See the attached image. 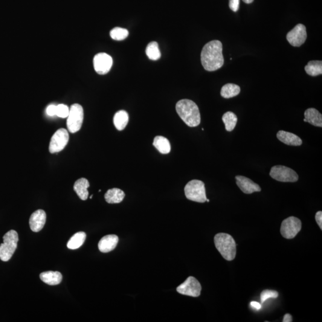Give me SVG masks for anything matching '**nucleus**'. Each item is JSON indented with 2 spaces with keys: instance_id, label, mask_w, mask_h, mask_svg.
Here are the masks:
<instances>
[{
  "instance_id": "obj_1",
  "label": "nucleus",
  "mask_w": 322,
  "mask_h": 322,
  "mask_svg": "<svg viewBox=\"0 0 322 322\" xmlns=\"http://www.w3.org/2000/svg\"><path fill=\"white\" fill-rule=\"evenodd\" d=\"M201 59L206 71L213 72L221 68L225 62L222 42L213 40L206 44L202 48Z\"/></svg>"
},
{
  "instance_id": "obj_2",
  "label": "nucleus",
  "mask_w": 322,
  "mask_h": 322,
  "mask_svg": "<svg viewBox=\"0 0 322 322\" xmlns=\"http://www.w3.org/2000/svg\"><path fill=\"white\" fill-rule=\"evenodd\" d=\"M176 109L179 117L188 127H195L201 123L199 107L192 100H180L176 104Z\"/></svg>"
},
{
  "instance_id": "obj_3",
  "label": "nucleus",
  "mask_w": 322,
  "mask_h": 322,
  "mask_svg": "<svg viewBox=\"0 0 322 322\" xmlns=\"http://www.w3.org/2000/svg\"><path fill=\"white\" fill-rule=\"evenodd\" d=\"M214 243L222 257L228 261L235 259L236 255V244L231 235L220 233L214 237Z\"/></svg>"
},
{
  "instance_id": "obj_4",
  "label": "nucleus",
  "mask_w": 322,
  "mask_h": 322,
  "mask_svg": "<svg viewBox=\"0 0 322 322\" xmlns=\"http://www.w3.org/2000/svg\"><path fill=\"white\" fill-rule=\"evenodd\" d=\"M19 236L17 231L11 230L3 236V243L0 245V259L7 262L12 257L18 242Z\"/></svg>"
},
{
  "instance_id": "obj_5",
  "label": "nucleus",
  "mask_w": 322,
  "mask_h": 322,
  "mask_svg": "<svg viewBox=\"0 0 322 322\" xmlns=\"http://www.w3.org/2000/svg\"><path fill=\"white\" fill-rule=\"evenodd\" d=\"M184 193L190 201L204 203L207 199L204 183L198 180H193L188 182L184 187Z\"/></svg>"
},
{
  "instance_id": "obj_6",
  "label": "nucleus",
  "mask_w": 322,
  "mask_h": 322,
  "mask_svg": "<svg viewBox=\"0 0 322 322\" xmlns=\"http://www.w3.org/2000/svg\"><path fill=\"white\" fill-rule=\"evenodd\" d=\"M84 120V110L80 104H72L69 108L67 120V127L69 132L75 133L82 127Z\"/></svg>"
},
{
  "instance_id": "obj_7",
  "label": "nucleus",
  "mask_w": 322,
  "mask_h": 322,
  "mask_svg": "<svg viewBox=\"0 0 322 322\" xmlns=\"http://www.w3.org/2000/svg\"><path fill=\"white\" fill-rule=\"evenodd\" d=\"M270 176L276 181L281 182H296L298 180V176L295 171L283 165L273 167Z\"/></svg>"
},
{
  "instance_id": "obj_8",
  "label": "nucleus",
  "mask_w": 322,
  "mask_h": 322,
  "mask_svg": "<svg viewBox=\"0 0 322 322\" xmlns=\"http://www.w3.org/2000/svg\"><path fill=\"white\" fill-rule=\"evenodd\" d=\"M301 220L297 217H289L281 224L280 233L286 239H291L297 236L301 229Z\"/></svg>"
},
{
  "instance_id": "obj_9",
  "label": "nucleus",
  "mask_w": 322,
  "mask_h": 322,
  "mask_svg": "<svg viewBox=\"0 0 322 322\" xmlns=\"http://www.w3.org/2000/svg\"><path fill=\"white\" fill-rule=\"evenodd\" d=\"M201 284L196 278L192 276L188 277L177 288V291L179 294L193 297H198L201 295Z\"/></svg>"
},
{
  "instance_id": "obj_10",
  "label": "nucleus",
  "mask_w": 322,
  "mask_h": 322,
  "mask_svg": "<svg viewBox=\"0 0 322 322\" xmlns=\"http://www.w3.org/2000/svg\"><path fill=\"white\" fill-rule=\"evenodd\" d=\"M69 136L67 130L60 129L55 132L51 138L49 145V151L55 153L62 151L67 145Z\"/></svg>"
},
{
  "instance_id": "obj_11",
  "label": "nucleus",
  "mask_w": 322,
  "mask_h": 322,
  "mask_svg": "<svg viewBox=\"0 0 322 322\" xmlns=\"http://www.w3.org/2000/svg\"><path fill=\"white\" fill-rule=\"evenodd\" d=\"M307 34L306 28L303 24H298L286 35L289 44L294 47H300L305 43Z\"/></svg>"
},
{
  "instance_id": "obj_12",
  "label": "nucleus",
  "mask_w": 322,
  "mask_h": 322,
  "mask_svg": "<svg viewBox=\"0 0 322 322\" xmlns=\"http://www.w3.org/2000/svg\"><path fill=\"white\" fill-rule=\"evenodd\" d=\"M93 65L95 72L100 75L108 73L113 65V59L105 53H98L94 57Z\"/></svg>"
},
{
  "instance_id": "obj_13",
  "label": "nucleus",
  "mask_w": 322,
  "mask_h": 322,
  "mask_svg": "<svg viewBox=\"0 0 322 322\" xmlns=\"http://www.w3.org/2000/svg\"><path fill=\"white\" fill-rule=\"evenodd\" d=\"M236 180V184L242 192L245 194H251L254 192H259L262 190L260 185L255 184L246 177L242 176H237L235 178Z\"/></svg>"
},
{
  "instance_id": "obj_14",
  "label": "nucleus",
  "mask_w": 322,
  "mask_h": 322,
  "mask_svg": "<svg viewBox=\"0 0 322 322\" xmlns=\"http://www.w3.org/2000/svg\"><path fill=\"white\" fill-rule=\"evenodd\" d=\"M46 222V213L44 210H39L32 214L30 226L32 231L39 232L42 230Z\"/></svg>"
},
{
  "instance_id": "obj_15",
  "label": "nucleus",
  "mask_w": 322,
  "mask_h": 322,
  "mask_svg": "<svg viewBox=\"0 0 322 322\" xmlns=\"http://www.w3.org/2000/svg\"><path fill=\"white\" fill-rule=\"evenodd\" d=\"M119 241L118 237L115 234H109L104 236L98 242V247L103 253L111 252L116 248Z\"/></svg>"
},
{
  "instance_id": "obj_16",
  "label": "nucleus",
  "mask_w": 322,
  "mask_h": 322,
  "mask_svg": "<svg viewBox=\"0 0 322 322\" xmlns=\"http://www.w3.org/2000/svg\"><path fill=\"white\" fill-rule=\"evenodd\" d=\"M276 136L278 140L289 146H298L303 143L302 140L298 136L283 130L278 132Z\"/></svg>"
},
{
  "instance_id": "obj_17",
  "label": "nucleus",
  "mask_w": 322,
  "mask_h": 322,
  "mask_svg": "<svg viewBox=\"0 0 322 322\" xmlns=\"http://www.w3.org/2000/svg\"><path fill=\"white\" fill-rule=\"evenodd\" d=\"M40 277L43 282L51 286L59 285L62 280V275L59 272H43Z\"/></svg>"
},
{
  "instance_id": "obj_18",
  "label": "nucleus",
  "mask_w": 322,
  "mask_h": 322,
  "mask_svg": "<svg viewBox=\"0 0 322 322\" xmlns=\"http://www.w3.org/2000/svg\"><path fill=\"white\" fill-rule=\"evenodd\" d=\"M90 187V184L88 179L81 178L75 182L74 185V189L79 198L86 201L89 197L88 188Z\"/></svg>"
},
{
  "instance_id": "obj_19",
  "label": "nucleus",
  "mask_w": 322,
  "mask_h": 322,
  "mask_svg": "<svg viewBox=\"0 0 322 322\" xmlns=\"http://www.w3.org/2000/svg\"><path fill=\"white\" fill-rule=\"evenodd\" d=\"M125 193L120 188H114L107 191L104 195L106 201L109 204H119L123 201Z\"/></svg>"
},
{
  "instance_id": "obj_20",
  "label": "nucleus",
  "mask_w": 322,
  "mask_h": 322,
  "mask_svg": "<svg viewBox=\"0 0 322 322\" xmlns=\"http://www.w3.org/2000/svg\"><path fill=\"white\" fill-rule=\"evenodd\" d=\"M304 117H305L307 123L316 127H322V115L317 109L315 108L307 109L304 112Z\"/></svg>"
},
{
  "instance_id": "obj_21",
  "label": "nucleus",
  "mask_w": 322,
  "mask_h": 322,
  "mask_svg": "<svg viewBox=\"0 0 322 322\" xmlns=\"http://www.w3.org/2000/svg\"><path fill=\"white\" fill-rule=\"evenodd\" d=\"M153 146L162 154H167L171 150V144L169 140L163 136H156L153 143Z\"/></svg>"
},
{
  "instance_id": "obj_22",
  "label": "nucleus",
  "mask_w": 322,
  "mask_h": 322,
  "mask_svg": "<svg viewBox=\"0 0 322 322\" xmlns=\"http://www.w3.org/2000/svg\"><path fill=\"white\" fill-rule=\"evenodd\" d=\"M129 121V114L123 110L116 113L114 117V124L119 131H122L126 127Z\"/></svg>"
},
{
  "instance_id": "obj_23",
  "label": "nucleus",
  "mask_w": 322,
  "mask_h": 322,
  "mask_svg": "<svg viewBox=\"0 0 322 322\" xmlns=\"http://www.w3.org/2000/svg\"><path fill=\"white\" fill-rule=\"evenodd\" d=\"M86 234L83 231L78 232L71 237L67 243V247L70 249H77L81 247L85 242Z\"/></svg>"
},
{
  "instance_id": "obj_24",
  "label": "nucleus",
  "mask_w": 322,
  "mask_h": 322,
  "mask_svg": "<svg viewBox=\"0 0 322 322\" xmlns=\"http://www.w3.org/2000/svg\"><path fill=\"white\" fill-rule=\"evenodd\" d=\"M240 92V88L236 84L229 83L223 87L221 95L225 98H230L236 96Z\"/></svg>"
},
{
  "instance_id": "obj_25",
  "label": "nucleus",
  "mask_w": 322,
  "mask_h": 322,
  "mask_svg": "<svg viewBox=\"0 0 322 322\" xmlns=\"http://www.w3.org/2000/svg\"><path fill=\"white\" fill-rule=\"evenodd\" d=\"M307 74L312 77H316L322 74V62L321 60H312L305 66Z\"/></svg>"
},
{
  "instance_id": "obj_26",
  "label": "nucleus",
  "mask_w": 322,
  "mask_h": 322,
  "mask_svg": "<svg viewBox=\"0 0 322 322\" xmlns=\"http://www.w3.org/2000/svg\"><path fill=\"white\" fill-rule=\"evenodd\" d=\"M223 123L225 124L226 130L228 132L233 131L236 126L237 117L232 112H227L223 115L222 117Z\"/></svg>"
},
{
  "instance_id": "obj_27",
  "label": "nucleus",
  "mask_w": 322,
  "mask_h": 322,
  "mask_svg": "<svg viewBox=\"0 0 322 322\" xmlns=\"http://www.w3.org/2000/svg\"><path fill=\"white\" fill-rule=\"evenodd\" d=\"M146 53L149 59L152 60H157L160 59L161 53L159 50L158 43L153 42L147 45Z\"/></svg>"
},
{
  "instance_id": "obj_28",
  "label": "nucleus",
  "mask_w": 322,
  "mask_h": 322,
  "mask_svg": "<svg viewBox=\"0 0 322 322\" xmlns=\"http://www.w3.org/2000/svg\"><path fill=\"white\" fill-rule=\"evenodd\" d=\"M129 31L126 29L116 27L111 31L110 36L113 40L122 41L126 39L129 36Z\"/></svg>"
},
{
  "instance_id": "obj_29",
  "label": "nucleus",
  "mask_w": 322,
  "mask_h": 322,
  "mask_svg": "<svg viewBox=\"0 0 322 322\" xmlns=\"http://www.w3.org/2000/svg\"><path fill=\"white\" fill-rule=\"evenodd\" d=\"M278 294L277 291L274 290L266 289L261 293V302L264 303L269 298H276L278 297Z\"/></svg>"
},
{
  "instance_id": "obj_30",
  "label": "nucleus",
  "mask_w": 322,
  "mask_h": 322,
  "mask_svg": "<svg viewBox=\"0 0 322 322\" xmlns=\"http://www.w3.org/2000/svg\"><path fill=\"white\" fill-rule=\"evenodd\" d=\"M69 108L65 104H60L56 106V115L57 117L65 118L68 117Z\"/></svg>"
},
{
  "instance_id": "obj_31",
  "label": "nucleus",
  "mask_w": 322,
  "mask_h": 322,
  "mask_svg": "<svg viewBox=\"0 0 322 322\" xmlns=\"http://www.w3.org/2000/svg\"><path fill=\"white\" fill-rule=\"evenodd\" d=\"M239 5L240 0H229V6L234 12L239 9Z\"/></svg>"
},
{
  "instance_id": "obj_32",
  "label": "nucleus",
  "mask_w": 322,
  "mask_h": 322,
  "mask_svg": "<svg viewBox=\"0 0 322 322\" xmlns=\"http://www.w3.org/2000/svg\"><path fill=\"white\" fill-rule=\"evenodd\" d=\"M46 112L49 116H54L56 115V106L54 105V104H51L47 107L46 109Z\"/></svg>"
},
{
  "instance_id": "obj_33",
  "label": "nucleus",
  "mask_w": 322,
  "mask_h": 322,
  "mask_svg": "<svg viewBox=\"0 0 322 322\" xmlns=\"http://www.w3.org/2000/svg\"><path fill=\"white\" fill-rule=\"evenodd\" d=\"M316 221L317 222L319 228L322 230V212L318 211L316 214L315 216Z\"/></svg>"
},
{
  "instance_id": "obj_34",
  "label": "nucleus",
  "mask_w": 322,
  "mask_h": 322,
  "mask_svg": "<svg viewBox=\"0 0 322 322\" xmlns=\"http://www.w3.org/2000/svg\"><path fill=\"white\" fill-rule=\"evenodd\" d=\"M250 306L255 309L259 310L262 308V305L259 303L256 302V301H252L250 303Z\"/></svg>"
},
{
  "instance_id": "obj_35",
  "label": "nucleus",
  "mask_w": 322,
  "mask_h": 322,
  "mask_svg": "<svg viewBox=\"0 0 322 322\" xmlns=\"http://www.w3.org/2000/svg\"><path fill=\"white\" fill-rule=\"evenodd\" d=\"M282 322H292V316L291 315H289V314H286L285 316H284Z\"/></svg>"
},
{
  "instance_id": "obj_36",
  "label": "nucleus",
  "mask_w": 322,
  "mask_h": 322,
  "mask_svg": "<svg viewBox=\"0 0 322 322\" xmlns=\"http://www.w3.org/2000/svg\"><path fill=\"white\" fill-rule=\"evenodd\" d=\"M242 1L246 4H251L254 1V0H242Z\"/></svg>"
},
{
  "instance_id": "obj_37",
  "label": "nucleus",
  "mask_w": 322,
  "mask_h": 322,
  "mask_svg": "<svg viewBox=\"0 0 322 322\" xmlns=\"http://www.w3.org/2000/svg\"><path fill=\"white\" fill-rule=\"evenodd\" d=\"M304 122H306V123H307V120H306V118H304Z\"/></svg>"
},
{
  "instance_id": "obj_38",
  "label": "nucleus",
  "mask_w": 322,
  "mask_h": 322,
  "mask_svg": "<svg viewBox=\"0 0 322 322\" xmlns=\"http://www.w3.org/2000/svg\"><path fill=\"white\" fill-rule=\"evenodd\" d=\"M206 201L209 202H210V200H209V199H207V201Z\"/></svg>"
},
{
  "instance_id": "obj_39",
  "label": "nucleus",
  "mask_w": 322,
  "mask_h": 322,
  "mask_svg": "<svg viewBox=\"0 0 322 322\" xmlns=\"http://www.w3.org/2000/svg\"><path fill=\"white\" fill-rule=\"evenodd\" d=\"M92 195L91 196V199H92Z\"/></svg>"
}]
</instances>
